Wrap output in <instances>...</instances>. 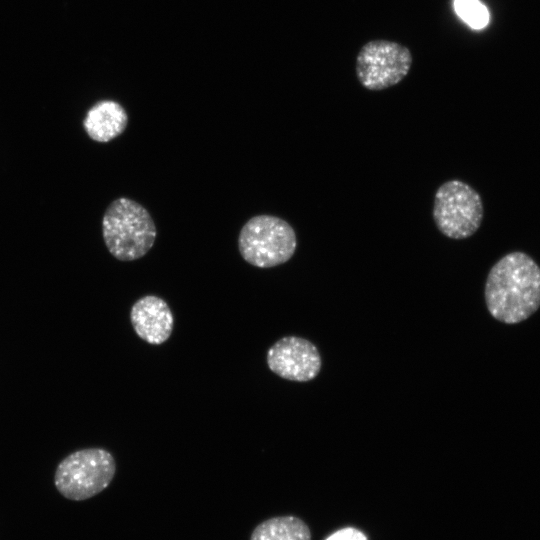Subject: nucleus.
<instances>
[{
  "label": "nucleus",
  "instance_id": "10",
  "mask_svg": "<svg viewBox=\"0 0 540 540\" xmlns=\"http://www.w3.org/2000/svg\"><path fill=\"white\" fill-rule=\"evenodd\" d=\"M250 540H311V532L300 518L278 516L257 525Z\"/></svg>",
  "mask_w": 540,
  "mask_h": 540
},
{
  "label": "nucleus",
  "instance_id": "11",
  "mask_svg": "<svg viewBox=\"0 0 540 540\" xmlns=\"http://www.w3.org/2000/svg\"><path fill=\"white\" fill-rule=\"evenodd\" d=\"M458 15L472 28L481 29L489 21L486 7L479 0H455Z\"/></svg>",
  "mask_w": 540,
  "mask_h": 540
},
{
  "label": "nucleus",
  "instance_id": "1",
  "mask_svg": "<svg viewBox=\"0 0 540 540\" xmlns=\"http://www.w3.org/2000/svg\"><path fill=\"white\" fill-rule=\"evenodd\" d=\"M485 301L492 317L517 324L540 307V267L528 254L514 251L490 269L485 283Z\"/></svg>",
  "mask_w": 540,
  "mask_h": 540
},
{
  "label": "nucleus",
  "instance_id": "6",
  "mask_svg": "<svg viewBox=\"0 0 540 540\" xmlns=\"http://www.w3.org/2000/svg\"><path fill=\"white\" fill-rule=\"evenodd\" d=\"M412 62L408 47L384 39L371 40L357 54L356 76L364 88L380 91L400 83L408 75Z\"/></svg>",
  "mask_w": 540,
  "mask_h": 540
},
{
  "label": "nucleus",
  "instance_id": "5",
  "mask_svg": "<svg viewBox=\"0 0 540 540\" xmlns=\"http://www.w3.org/2000/svg\"><path fill=\"white\" fill-rule=\"evenodd\" d=\"M484 208L479 193L460 180H449L436 191L433 219L448 238L460 240L472 236L480 227Z\"/></svg>",
  "mask_w": 540,
  "mask_h": 540
},
{
  "label": "nucleus",
  "instance_id": "3",
  "mask_svg": "<svg viewBox=\"0 0 540 540\" xmlns=\"http://www.w3.org/2000/svg\"><path fill=\"white\" fill-rule=\"evenodd\" d=\"M115 472L116 462L108 450L84 448L70 453L59 462L54 485L65 498L82 501L106 489Z\"/></svg>",
  "mask_w": 540,
  "mask_h": 540
},
{
  "label": "nucleus",
  "instance_id": "9",
  "mask_svg": "<svg viewBox=\"0 0 540 540\" xmlns=\"http://www.w3.org/2000/svg\"><path fill=\"white\" fill-rule=\"evenodd\" d=\"M127 124V112L113 100L95 103L83 119V127L89 138L100 143L109 142L121 135Z\"/></svg>",
  "mask_w": 540,
  "mask_h": 540
},
{
  "label": "nucleus",
  "instance_id": "4",
  "mask_svg": "<svg viewBox=\"0 0 540 540\" xmlns=\"http://www.w3.org/2000/svg\"><path fill=\"white\" fill-rule=\"evenodd\" d=\"M238 248L242 258L258 268H271L292 258L297 248L293 227L273 215H257L241 228Z\"/></svg>",
  "mask_w": 540,
  "mask_h": 540
},
{
  "label": "nucleus",
  "instance_id": "12",
  "mask_svg": "<svg viewBox=\"0 0 540 540\" xmlns=\"http://www.w3.org/2000/svg\"><path fill=\"white\" fill-rule=\"evenodd\" d=\"M325 540H368L367 536L359 529L354 527H345L341 528L331 535H329Z\"/></svg>",
  "mask_w": 540,
  "mask_h": 540
},
{
  "label": "nucleus",
  "instance_id": "8",
  "mask_svg": "<svg viewBox=\"0 0 540 540\" xmlns=\"http://www.w3.org/2000/svg\"><path fill=\"white\" fill-rule=\"evenodd\" d=\"M130 322L137 336L152 345L166 342L174 327L170 307L156 295H145L132 305Z\"/></svg>",
  "mask_w": 540,
  "mask_h": 540
},
{
  "label": "nucleus",
  "instance_id": "2",
  "mask_svg": "<svg viewBox=\"0 0 540 540\" xmlns=\"http://www.w3.org/2000/svg\"><path fill=\"white\" fill-rule=\"evenodd\" d=\"M102 234L110 254L120 261H134L153 247L157 229L146 208L121 197L112 201L102 218Z\"/></svg>",
  "mask_w": 540,
  "mask_h": 540
},
{
  "label": "nucleus",
  "instance_id": "7",
  "mask_svg": "<svg viewBox=\"0 0 540 540\" xmlns=\"http://www.w3.org/2000/svg\"><path fill=\"white\" fill-rule=\"evenodd\" d=\"M268 368L283 379L307 382L321 369L317 347L307 339L286 336L276 341L267 351Z\"/></svg>",
  "mask_w": 540,
  "mask_h": 540
}]
</instances>
